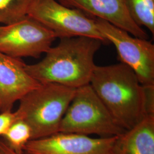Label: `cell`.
<instances>
[{
	"label": "cell",
	"mask_w": 154,
	"mask_h": 154,
	"mask_svg": "<svg viewBox=\"0 0 154 154\" xmlns=\"http://www.w3.org/2000/svg\"><path fill=\"white\" fill-rule=\"evenodd\" d=\"M60 39L40 62L26 64V72L41 84L57 83L74 88L90 84L96 67L94 56L103 43L87 37Z\"/></svg>",
	"instance_id": "6da1fadb"
},
{
	"label": "cell",
	"mask_w": 154,
	"mask_h": 154,
	"mask_svg": "<svg viewBox=\"0 0 154 154\" xmlns=\"http://www.w3.org/2000/svg\"><path fill=\"white\" fill-rule=\"evenodd\" d=\"M90 85L124 130L131 128L146 116L143 86L128 66L122 63L96 66Z\"/></svg>",
	"instance_id": "7a4b0ae2"
},
{
	"label": "cell",
	"mask_w": 154,
	"mask_h": 154,
	"mask_svg": "<svg viewBox=\"0 0 154 154\" xmlns=\"http://www.w3.org/2000/svg\"><path fill=\"white\" fill-rule=\"evenodd\" d=\"M77 88L57 83L41 84L25 95L16 111L32 131V139L59 132L61 122Z\"/></svg>",
	"instance_id": "3957f363"
},
{
	"label": "cell",
	"mask_w": 154,
	"mask_h": 154,
	"mask_svg": "<svg viewBox=\"0 0 154 154\" xmlns=\"http://www.w3.org/2000/svg\"><path fill=\"white\" fill-rule=\"evenodd\" d=\"M125 131L88 84L76 89L61 122L59 132L110 138L118 137Z\"/></svg>",
	"instance_id": "277c9868"
},
{
	"label": "cell",
	"mask_w": 154,
	"mask_h": 154,
	"mask_svg": "<svg viewBox=\"0 0 154 154\" xmlns=\"http://www.w3.org/2000/svg\"><path fill=\"white\" fill-rule=\"evenodd\" d=\"M28 16L53 32L57 38L87 37L110 44L97 27L96 18L55 0H33Z\"/></svg>",
	"instance_id": "5b68a950"
},
{
	"label": "cell",
	"mask_w": 154,
	"mask_h": 154,
	"mask_svg": "<svg viewBox=\"0 0 154 154\" xmlns=\"http://www.w3.org/2000/svg\"><path fill=\"white\" fill-rule=\"evenodd\" d=\"M99 31L116 47L121 63L131 68L142 86L154 85V45L146 39L96 18Z\"/></svg>",
	"instance_id": "8992f818"
},
{
	"label": "cell",
	"mask_w": 154,
	"mask_h": 154,
	"mask_svg": "<svg viewBox=\"0 0 154 154\" xmlns=\"http://www.w3.org/2000/svg\"><path fill=\"white\" fill-rule=\"evenodd\" d=\"M57 38L55 34L30 17L0 26V52L13 58H38Z\"/></svg>",
	"instance_id": "52a82bcc"
},
{
	"label": "cell",
	"mask_w": 154,
	"mask_h": 154,
	"mask_svg": "<svg viewBox=\"0 0 154 154\" xmlns=\"http://www.w3.org/2000/svg\"><path fill=\"white\" fill-rule=\"evenodd\" d=\"M115 137L93 138L72 132H58L30 140L25 154H112Z\"/></svg>",
	"instance_id": "ba28073f"
},
{
	"label": "cell",
	"mask_w": 154,
	"mask_h": 154,
	"mask_svg": "<svg viewBox=\"0 0 154 154\" xmlns=\"http://www.w3.org/2000/svg\"><path fill=\"white\" fill-rule=\"evenodd\" d=\"M20 58L0 52V112L11 111L17 101L41 83L28 74Z\"/></svg>",
	"instance_id": "9c48e42d"
},
{
	"label": "cell",
	"mask_w": 154,
	"mask_h": 154,
	"mask_svg": "<svg viewBox=\"0 0 154 154\" xmlns=\"http://www.w3.org/2000/svg\"><path fill=\"white\" fill-rule=\"evenodd\" d=\"M60 4L79 9L90 16L106 21L133 36L148 39L149 35L130 16L125 0H57Z\"/></svg>",
	"instance_id": "30bf717a"
},
{
	"label": "cell",
	"mask_w": 154,
	"mask_h": 154,
	"mask_svg": "<svg viewBox=\"0 0 154 154\" xmlns=\"http://www.w3.org/2000/svg\"><path fill=\"white\" fill-rule=\"evenodd\" d=\"M112 154H154V115L145 116L118 136Z\"/></svg>",
	"instance_id": "8fae6325"
},
{
	"label": "cell",
	"mask_w": 154,
	"mask_h": 154,
	"mask_svg": "<svg viewBox=\"0 0 154 154\" xmlns=\"http://www.w3.org/2000/svg\"><path fill=\"white\" fill-rule=\"evenodd\" d=\"M133 21L154 34V0H125Z\"/></svg>",
	"instance_id": "7c38bea8"
},
{
	"label": "cell",
	"mask_w": 154,
	"mask_h": 154,
	"mask_svg": "<svg viewBox=\"0 0 154 154\" xmlns=\"http://www.w3.org/2000/svg\"><path fill=\"white\" fill-rule=\"evenodd\" d=\"M1 137L11 149L17 154H23L25 146L32 139V131L25 122L18 119Z\"/></svg>",
	"instance_id": "4fadbf2b"
},
{
	"label": "cell",
	"mask_w": 154,
	"mask_h": 154,
	"mask_svg": "<svg viewBox=\"0 0 154 154\" xmlns=\"http://www.w3.org/2000/svg\"><path fill=\"white\" fill-rule=\"evenodd\" d=\"M33 0H0V23L10 25L28 15Z\"/></svg>",
	"instance_id": "5bb4252c"
},
{
	"label": "cell",
	"mask_w": 154,
	"mask_h": 154,
	"mask_svg": "<svg viewBox=\"0 0 154 154\" xmlns=\"http://www.w3.org/2000/svg\"><path fill=\"white\" fill-rule=\"evenodd\" d=\"M146 116L154 115V85L143 86Z\"/></svg>",
	"instance_id": "9a60e30c"
},
{
	"label": "cell",
	"mask_w": 154,
	"mask_h": 154,
	"mask_svg": "<svg viewBox=\"0 0 154 154\" xmlns=\"http://www.w3.org/2000/svg\"><path fill=\"white\" fill-rule=\"evenodd\" d=\"M18 119L16 112L11 111L0 112V137H1L11 126V124Z\"/></svg>",
	"instance_id": "2e32d148"
},
{
	"label": "cell",
	"mask_w": 154,
	"mask_h": 154,
	"mask_svg": "<svg viewBox=\"0 0 154 154\" xmlns=\"http://www.w3.org/2000/svg\"><path fill=\"white\" fill-rule=\"evenodd\" d=\"M0 154H18L11 149L3 139H0Z\"/></svg>",
	"instance_id": "e0dca14e"
}]
</instances>
